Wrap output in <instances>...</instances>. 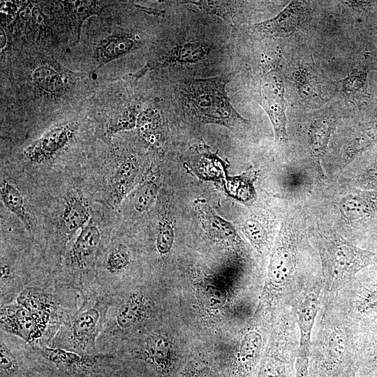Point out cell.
Listing matches in <instances>:
<instances>
[{
    "label": "cell",
    "instance_id": "obj_9",
    "mask_svg": "<svg viewBox=\"0 0 377 377\" xmlns=\"http://www.w3.org/2000/svg\"><path fill=\"white\" fill-rule=\"evenodd\" d=\"M1 331L15 336L30 346H51L46 332L37 318L15 300L1 305Z\"/></svg>",
    "mask_w": 377,
    "mask_h": 377
},
{
    "label": "cell",
    "instance_id": "obj_22",
    "mask_svg": "<svg viewBox=\"0 0 377 377\" xmlns=\"http://www.w3.org/2000/svg\"><path fill=\"white\" fill-rule=\"evenodd\" d=\"M349 310L357 318H377V287L356 288Z\"/></svg>",
    "mask_w": 377,
    "mask_h": 377
},
{
    "label": "cell",
    "instance_id": "obj_31",
    "mask_svg": "<svg viewBox=\"0 0 377 377\" xmlns=\"http://www.w3.org/2000/svg\"><path fill=\"white\" fill-rule=\"evenodd\" d=\"M67 4L71 8L72 14L77 21V40L80 38L81 27L84 21L89 16L98 12V6L96 1H70Z\"/></svg>",
    "mask_w": 377,
    "mask_h": 377
},
{
    "label": "cell",
    "instance_id": "obj_12",
    "mask_svg": "<svg viewBox=\"0 0 377 377\" xmlns=\"http://www.w3.org/2000/svg\"><path fill=\"white\" fill-rule=\"evenodd\" d=\"M306 8L305 1H293L275 17L255 24L249 29L253 33L266 37L288 35L294 32L301 24Z\"/></svg>",
    "mask_w": 377,
    "mask_h": 377
},
{
    "label": "cell",
    "instance_id": "obj_1",
    "mask_svg": "<svg viewBox=\"0 0 377 377\" xmlns=\"http://www.w3.org/2000/svg\"><path fill=\"white\" fill-rule=\"evenodd\" d=\"M110 302V293L96 285L81 293L77 309L59 327L51 346L81 354H98L97 341L105 327Z\"/></svg>",
    "mask_w": 377,
    "mask_h": 377
},
{
    "label": "cell",
    "instance_id": "obj_28",
    "mask_svg": "<svg viewBox=\"0 0 377 377\" xmlns=\"http://www.w3.org/2000/svg\"><path fill=\"white\" fill-rule=\"evenodd\" d=\"M242 230L258 251H260L266 245L268 232L259 219L255 217L246 219L242 223Z\"/></svg>",
    "mask_w": 377,
    "mask_h": 377
},
{
    "label": "cell",
    "instance_id": "obj_37",
    "mask_svg": "<svg viewBox=\"0 0 377 377\" xmlns=\"http://www.w3.org/2000/svg\"><path fill=\"white\" fill-rule=\"evenodd\" d=\"M376 374H377V373H376ZM375 377H377V375Z\"/></svg>",
    "mask_w": 377,
    "mask_h": 377
},
{
    "label": "cell",
    "instance_id": "obj_35",
    "mask_svg": "<svg viewBox=\"0 0 377 377\" xmlns=\"http://www.w3.org/2000/svg\"><path fill=\"white\" fill-rule=\"evenodd\" d=\"M0 47L3 49L6 44V35L4 29L1 27Z\"/></svg>",
    "mask_w": 377,
    "mask_h": 377
},
{
    "label": "cell",
    "instance_id": "obj_11",
    "mask_svg": "<svg viewBox=\"0 0 377 377\" xmlns=\"http://www.w3.org/2000/svg\"><path fill=\"white\" fill-rule=\"evenodd\" d=\"M293 80L300 99L309 108L323 105L332 98L337 89L334 82L314 75L302 67L294 71Z\"/></svg>",
    "mask_w": 377,
    "mask_h": 377
},
{
    "label": "cell",
    "instance_id": "obj_3",
    "mask_svg": "<svg viewBox=\"0 0 377 377\" xmlns=\"http://www.w3.org/2000/svg\"><path fill=\"white\" fill-rule=\"evenodd\" d=\"M323 320L319 341L309 365V377H343L357 367L351 329L347 320Z\"/></svg>",
    "mask_w": 377,
    "mask_h": 377
},
{
    "label": "cell",
    "instance_id": "obj_29",
    "mask_svg": "<svg viewBox=\"0 0 377 377\" xmlns=\"http://www.w3.org/2000/svg\"><path fill=\"white\" fill-rule=\"evenodd\" d=\"M158 187L153 178L145 180L137 189L133 200L135 209L138 212L147 211L153 205Z\"/></svg>",
    "mask_w": 377,
    "mask_h": 377
},
{
    "label": "cell",
    "instance_id": "obj_24",
    "mask_svg": "<svg viewBox=\"0 0 377 377\" xmlns=\"http://www.w3.org/2000/svg\"><path fill=\"white\" fill-rule=\"evenodd\" d=\"M135 44V40L128 34H121L110 38L99 49L101 66L129 52Z\"/></svg>",
    "mask_w": 377,
    "mask_h": 377
},
{
    "label": "cell",
    "instance_id": "obj_10",
    "mask_svg": "<svg viewBox=\"0 0 377 377\" xmlns=\"http://www.w3.org/2000/svg\"><path fill=\"white\" fill-rule=\"evenodd\" d=\"M210 52L209 47L202 42L188 40L176 43L158 52L133 76L139 78L145 73L168 66L193 64L205 59Z\"/></svg>",
    "mask_w": 377,
    "mask_h": 377
},
{
    "label": "cell",
    "instance_id": "obj_14",
    "mask_svg": "<svg viewBox=\"0 0 377 377\" xmlns=\"http://www.w3.org/2000/svg\"><path fill=\"white\" fill-rule=\"evenodd\" d=\"M91 219L89 205L80 194L68 195L63 205L59 222L62 232L71 239Z\"/></svg>",
    "mask_w": 377,
    "mask_h": 377
},
{
    "label": "cell",
    "instance_id": "obj_33",
    "mask_svg": "<svg viewBox=\"0 0 377 377\" xmlns=\"http://www.w3.org/2000/svg\"><path fill=\"white\" fill-rule=\"evenodd\" d=\"M174 241V230L171 221L163 217L159 222L156 239V247L161 254L168 253L172 248Z\"/></svg>",
    "mask_w": 377,
    "mask_h": 377
},
{
    "label": "cell",
    "instance_id": "obj_36",
    "mask_svg": "<svg viewBox=\"0 0 377 377\" xmlns=\"http://www.w3.org/2000/svg\"><path fill=\"white\" fill-rule=\"evenodd\" d=\"M357 369H358L357 367H353L343 377H356V371Z\"/></svg>",
    "mask_w": 377,
    "mask_h": 377
},
{
    "label": "cell",
    "instance_id": "obj_15",
    "mask_svg": "<svg viewBox=\"0 0 377 377\" xmlns=\"http://www.w3.org/2000/svg\"><path fill=\"white\" fill-rule=\"evenodd\" d=\"M139 172L138 161L130 156L123 161L113 172L109 184L108 200L112 205L121 202L133 186Z\"/></svg>",
    "mask_w": 377,
    "mask_h": 377
},
{
    "label": "cell",
    "instance_id": "obj_32",
    "mask_svg": "<svg viewBox=\"0 0 377 377\" xmlns=\"http://www.w3.org/2000/svg\"><path fill=\"white\" fill-rule=\"evenodd\" d=\"M138 114L135 108L125 110L109 124L107 129L108 135H113L119 131L130 130L137 125Z\"/></svg>",
    "mask_w": 377,
    "mask_h": 377
},
{
    "label": "cell",
    "instance_id": "obj_13",
    "mask_svg": "<svg viewBox=\"0 0 377 377\" xmlns=\"http://www.w3.org/2000/svg\"><path fill=\"white\" fill-rule=\"evenodd\" d=\"M73 131V126L68 124L53 127L30 145L24 151V155L31 162L47 161L66 145L72 138Z\"/></svg>",
    "mask_w": 377,
    "mask_h": 377
},
{
    "label": "cell",
    "instance_id": "obj_6",
    "mask_svg": "<svg viewBox=\"0 0 377 377\" xmlns=\"http://www.w3.org/2000/svg\"><path fill=\"white\" fill-rule=\"evenodd\" d=\"M297 265L295 240L290 228L282 225L268 266L264 299L274 304L290 292Z\"/></svg>",
    "mask_w": 377,
    "mask_h": 377
},
{
    "label": "cell",
    "instance_id": "obj_23",
    "mask_svg": "<svg viewBox=\"0 0 377 377\" xmlns=\"http://www.w3.org/2000/svg\"><path fill=\"white\" fill-rule=\"evenodd\" d=\"M182 3H191L202 11L217 15L230 23H235L237 17L239 1H186Z\"/></svg>",
    "mask_w": 377,
    "mask_h": 377
},
{
    "label": "cell",
    "instance_id": "obj_2",
    "mask_svg": "<svg viewBox=\"0 0 377 377\" xmlns=\"http://www.w3.org/2000/svg\"><path fill=\"white\" fill-rule=\"evenodd\" d=\"M227 77L196 79L185 82L182 96L186 106L200 123L223 126L243 134L249 122L233 108L227 95Z\"/></svg>",
    "mask_w": 377,
    "mask_h": 377
},
{
    "label": "cell",
    "instance_id": "obj_5",
    "mask_svg": "<svg viewBox=\"0 0 377 377\" xmlns=\"http://www.w3.org/2000/svg\"><path fill=\"white\" fill-rule=\"evenodd\" d=\"M282 59L279 49L263 56L258 79V96L259 103L272 123L276 140L285 143L288 135Z\"/></svg>",
    "mask_w": 377,
    "mask_h": 377
},
{
    "label": "cell",
    "instance_id": "obj_4",
    "mask_svg": "<svg viewBox=\"0 0 377 377\" xmlns=\"http://www.w3.org/2000/svg\"><path fill=\"white\" fill-rule=\"evenodd\" d=\"M318 249L326 290L330 292L340 290L359 271L376 259L375 253L356 246L334 234H323Z\"/></svg>",
    "mask_w": 377,
    "mask_h": 377
},
{
    "label": "cell",
    "instance_id": "obj_16",
    "mask_svg": "<svg viewBox=\"0 0 377 377\" xmlns=\"http://www.w3.org/2000/svg\"><path fill=\"white\" fill-rule=\"evenodd\" d=\"M195 211L203 228L212 239L227 244L237 242L239 237L232 224L219 216L208 204L198 202Z\"/></svg>",
    "mask_w": 377,
    "mask_h": 377
},
{
    "label": "cell",
    "instance_id": "obj_20",
    "mask_svg": "<svg viewBox=\"0 0 377 377\" xmlns=\"http://www.w3.org/2000/svg\"><path fill=\"white\" fill-rule=\"evenodd\" d=\"M263 340L256 330L247 332L242 340L238 357L239 372L242 377H249L260 353Z\"/></svg>",
    "mask_w": 377,
    "mask_h": 377
},
{
    "label": "cell",
    "instance_id": "obj_30",
    "mask_svg": "<svg viewBox=\"0 0 377 377\" xmlns=\"http://www.w3.org/2000/svg\"><path fill=\"white\" fill-rule=\"evenodd\" d=\"M137 127L141 135L154 141L160 126V114L155 108H147L142 111L138 116Z\"/></svg>",
    "mask_w": 377,
    "mask_h": 377
},
{
    "label": "cell",
    "instance_id": "obj_26",
    "mask_svg": "<svg viewBox=\"0 0 377 377\" xmlns=\"http://www.w3.org/2000/svg\"><path fill=\"white\" fill-rule=\"evenodd\" d=\"M341 91L351 101H357L366 94V73L362 70L354 68L341 82Z\"/></svg>",
    "mask_w": 377,
    "mask_h": 377
},
{
    "label": "cell",
    "instance_id": "obj_8",
    "mask_svg": "<svg viewBox=\"0 0 377 377\" xmlns=\"http://www.w3.org/2000/svg\"><path fill=\"white\" fill-rule=\"evenodd\" d=\"M293 315L283 317L276 332V341L261 365L258 377H291L293 362L296 356L298 341Z\"/></svg>",
    "mask_w": 377,
    "mask_h": 377
},
{
    "label": "cell",
    "instance_id": "obj_25",
    "mask_svg": "<svg viewBox=\"0 0 377 377\" xmlns=\"http://www.w3.org/2000/svg\"><path fill=\"white\" fill-rule=\"evenodd\" d=\"M33 79L36 85L44 91L57 94L64 89L65 80L62 74L47 66H41L35 69Z\"/></svg>",
    "mask_w": 377,
    "mask_h": 377
},
{
    "label": "cell",
    "instance_id": "obj_7",
    "mask_svg": "<svg viewBox=\"0 0 377 377\" xmlns=\"http://www.w3.org/2000/svg\"><path fill=\"white\" fill-rule=\"evenodd\" d=\"M321 288L318 283L307 288L301 296L295 313L299 339L295 360V373H309L312 331L320 306Z\"/></svg>",
    "mask_w": 377,
    "mask_h": 377
},
{
    "label": "cell",
    "instance_id": "obj_18",
    "mask_svg": "<svg viewBox=\"0 0 377 377\" xmlns=\"http://www.w3.org/2000/svg\"><path fill=\"white\" fill-rule=\"evenodd\" d=\"M339 207L348 219H363L377 209V193L363 191L349 193L340 200Z\"/></svg>",
    "mask_w": 377,
    "mask_h": 377
},
{
    "label": "cell",
    "instance_id": "obj_34",
    "mask_svg": "<svg viewBox=\"0 0 377 377\" xmlns=\"http://www.w3.org/2000/svg\"><path fill=\"white\" fill-rule=\"evenodd\" d=\"M341 3L357 11H364L370 5L369 2L362 1H343Z\"/></svg>",
    "mask_w": 377,
    "mask_h": 377
},
{
    "label": "cell",
    "instance_id": "obj_21",
    "mask_svg": "<svg viewBox=\"0 0 377 377\" xmlns=\"http://www.w3.org/2000/svg\"><path fill=\"white\" fill-rule=\"evenodd\" d=\"M336 126L337 120L332 117H320L311 123L309 130V147L316 158L325 153Z\"/></svg>",
    "mask_w": 377,
    "mask_h": 377
},
{
    "label": "cell",
    "instance_id": "obj_19",
    "mask_svg": "<svg viewBox=\"0 0 377 377\" xmlns=\"http://www.w3.org/2000/svg\"><path fill=\"white\" fill-rule=\"evenodd\" d=\"M0 195L5 207L23 223L28 230L31 231L34 229V221L21 191L14 184L3 179L1 181Z\"/></svg>",
    "mask_w": 377,
    "mask_h": 377
},
{
    "label": "cell",
    "instance_id": "obj_17",
    "mask_svg": "<svg viewBox=\"0 0 377 377\" xmlns=\"http://www.w3.org/2000/svg\"><path fill=\"white\" fill-rule=\"evenodd\" d=\"M0 339V377H17L21 371L25 343L21 339L18 343L13 341L12 335L2 331Z\"/></svg>",
    "mask_w": 377,
    "mask_h": 377
},
{
    "label": "cell",
    "instance_id": "obj_27",
    "mask_svg": "<svg viewBox=\"0 0 377 377\" xmlns=\"http://www.w3.org/2000/svg\"><path fill=\"white\" fill-rule=\"evenodd\" d=\"M359 357L361 365L367 370L377 373V325H371L368 332Z\"/></svg>",
    "mask_w": 377,
    "mask_h": 377
}]
</instances>
